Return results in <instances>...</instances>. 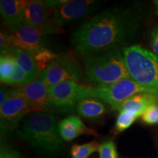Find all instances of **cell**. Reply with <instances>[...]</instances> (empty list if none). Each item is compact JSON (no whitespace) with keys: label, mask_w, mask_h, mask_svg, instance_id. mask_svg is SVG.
Listing matches in <instances>:
<instances>
[{"label":"cell","mask_w":158,"mask_h":158,"mask_svg":"<svg viewBox=\"0 0 158 158\" xmlns=\"http://www.w3.org/2000/svg\"><path fill=\"white\" fill-rule=\"evenodd\" d=\"M157 96H158V94H157Z\"/></svg>","instance_id":"obj_31"},{"label":"cell","mask_w":158,"mask_h":158,"mask_svg":"<svg viewBox=\"0 0 158 158\" xmlns=\"http://www.w3.org/2000/svg\"><path fill=\"white\" fill-rule=\"evenodd\" d=\"M10 34L13 44L16 48L32 53L47 47L45 35L25 21L18 29L10 31Z\"/></svg>","instance_id":"obj_12"},{"label":"cell","mask_w":158,"mask_h":158,"mask_svg":"<svg viewBox=\"0 0 158 158\" xmlns=\"http://www.w3.org/2000/svg\"><path fill=\"white\" fill-rule=\"evenodd\" d=\"M0 158H22L21 154L10 146H2L0 150Z\"/></svg>","instance_id":"obj_26"},{"label":"cell","mask_w":158,"mask_h":158,"mask_svg":"<svg viewBox=\"0 0 158 158\" xmlns=\"http://www.w3.org/2000/svg\"><path fill=\"white\" fill-rule=\"evenodd\" d=\"M17 135L31 149L44 155L62 152L64 140L59 131L57 118L51 113L35 112L23 118Z\"/></svg>","instance_id":"obj_2"},{"label":"cell","mask_w":158,"mask_h":158,"mask_svg":"<svg viewBox=\"0 0 158 158\" xmlns=\"http://www.w3.org/2000/svg\"><path fill=\"white\" fill-rule=\"evenodd\" d=\"M13 95V89H9L5 86H1V89H0V106L5 104Z\"/></svg>","instance_id":"obj_27"},{"label":"cell","mask_w":158,"mask_h":158,"mask_svg":"<svg viewBox=\"0 0 158 158\" xmlns=\"http://www.w3.org/2000/svg\"><path fill=\"white\" fill-rule=\"evenodd\" d=\"M114 125V133L118 134L128 129L141 115L128 110H120Z\"/></svg>","instance_id":"obj_19"},{"label":"cell","mask_w":158,"mask_h":158,"mask_svg":"<svg viewBox=\"0 0 158 158\" xmlns=\"http://www.w3.org/2000/svg\"><path fill=\"white\" fill-rule=\"evenodd\" d=\"M90 86L74 81H64L48 88V99L51 112L63 114L73 113L80 100L88 98Z\"/></svg>","instance_id":"obj_6"},{"label":"cell","mask_w":158,"mask_h":158,"mask_svg":"<svg viewBox=\"0 0 158 158\" xmlns=\"http://www.w3.org/2000/svg\"><path fill=\"white\" fill-rule=\"evenodd\" d=\"M29 1L26 0H1L0 13L10 31L19 28L24 22L25 10Z\"/></svg>","instance_id":"obj_13"},{"label":"cell","mask_w":158,"mask_h":158,"mask_svg":"<svg viewBox=\"0 0 158 158\" xmlns=\"http://www.w3.org/2000/svg\"><path fill=\"white\" fill-rule=\"evenodd\" d=\"M31 54L34 57L40 72L46 68L53 61H54L59 56L53 51L48 50L46 48L38 49Z\"/></svg>","instance_id":"obj_21"},{"label":"cell","mask_w":158,"mask_h":158,"mask_svg":"<svg viewBox=\"0 0 158 158\" xmlns=\"http://www.w3.org/2000/svg\"><path fill=\"white\" fill-rule=\"evenodd\" d=\"M33 81L35 80L30 78L18 64L14 73L7 80L6 84L10 85L13 86H17L18 88H20L31 84Z\"/></svg>","instance_id":"obj_22"},{"label":"cell","mask_w":158,"mask_h":158,"mask_svg":"<svg viewBox=\"0 0 158 158\" xmlns=\"http://www.w3.org/2000/svg\"><path fill=\"white\" fill-rule=\"evenodd\" d=\"M154 3H155V7H156V11H157V13L158 14V0L154 2Z\"/></svg>","instance_id":"obj_30"},{"label":"cell","mask_w":158,"mask_h":158,"mask_svg":"<svg viewBox=\"0 0 158 158\" xmlns=\"http://www.w3.org/2000/svg\"><path fill=\"white\" fill-rule=\"evenodd\" d=\"M43 2L48 9L54 10L61 7L66 3H68L69 0H46V1Z\"/></svg>","instance_id":"obj_28"},{"label":"cell","mask_w":158,"mask_h":158,"mask_svg":"<svg viewBox=\"0 0 158 158\" xmlns=\"http://www.w3.org/2000/svg\"><path fill=\"white\" fill-rule=\"evenodd\" d=\"M76 109L82 117L89 120H97L106 114L104 104L98 99L94 98H83L78 102Z\"/></svg>","instance_id":"obj_16"},{"label":"cell","mask_w":158,"mask_h":158,"mask_svg":"<svg viewBox=\"0 0 158 158\" xmlns=\"http://www.w3.org/2000/svg\"><path fill=\"white\" fill-rule=\"evenodd\" d=\"M31 114L28 103L13 89V95L0 106L1 134L8 135L14 131L21 119Z\"/></svg>","instance_id":"obj_9"},{"label":"cell","mask_w":158,"mask_h":158,"mask_svg":"<svg viewBox=\"0 0 158 158\" xmlns=\"http://www.w3.org/2000/svg\"><path fill=\"white\" fill-rule=\"evenodd\" d=\"M18 63L12 54L1 55L0 56V79L6 84L16 70Z\"/></svg>","instance_id":"obj_18"},{"label":"cell","mask_w":158,"mask_h":158,"mask_svg":"<svg viewBox=\"0 0 158 158\" xmlns=\"http://www.w3.org/2000/svg\"><path fill=\"white\" fill-rule=\"evenodd\" d=\"M100 2L93 0H73L57 9L50 10L51 19L57 27H64L86 17L94 12Z\"/></svg>","instance_id":"obj_8"},{"label":"cell","mask_w":158,"mask_h":158,"mask_svg":"<svg viewBox=\"0 0 158 158\" xmlns=\"http://www.w3.org/2000/svg\"><path fill=\"white\" fill-rule=\"evenodd\" d=\"M59 131L64 141L69 142L81 135H96L97 132L85 125L76 115H70L59 122Z\"/></svg>","instance_id":"obj_14"},{"label":"cell","mask_w":158,"mask_h":158,"mask_svg":"<svg viewBox=\"0 0 158 158\" xmlns=\"http://www.w3.org/2000/svg\"><path fill=\"white\" fill-rule=\"evenodd\" d=\"M40 77L48 86L64 81L80 82L83 71L76 61L68 56H59L46 68L41 71Z\"/></svg>","instance_id":"obj_7"},{"label":"cell","mask_w":158,"mask_h":158,"mask_svg":"<svg viewBox=\"0 0 158 158\" xmlns=\"http://www.w3.org/2000/svg\"><path fill=\"white\" fill-rule=\"evenodd\" d=\"M24 21L45 35L59 34L62 31V28L53 24L50 10L43 1H29L25 10Z\"/></svg>","instance_id":"obj_11"},{"label":"cell","mask_w":158,"mask_h":158,"mask_svg":"<svg viewBox=\"0 0 158 158\" xmlns=\"http://www.w3.org/2000/svg\"><path fill=\"white\" fill-rule=\"evenodd\" d=\"M151 92L152 90L141 86L133 78H124L106 86H90L88 98H94L110 105L116 110L120 105L136 94Z\"/></svg>","instance_id":"obj_5"},{"label":"cell","mask_w":158,"mask_h":158,"mask_svg":"<svg viewBox=\"0 0 158 158\" xmlns=\"http://www.w3.org/2000/svg\"><path fill=\"white\" fill-rule=\"evenodd\" d=\"M16 48L12 42L11 36L10 32L1 31L0 33V52L1 55L10 54Z\"/></svg>","instance_id":"obj_25"},{"label":"cell","mask_w":158,"mask_h":158,"mask_svg":"<svg viewBox=\"0 0 158 158\" xmlns=\"http://www.w3.org/2000/svg\"><path fill=\"white\" fill-rule=\"evenodd\" d=\"M49 86L39 77L27 86L15 89V92L28 103L31 113L46 112L52 114L48 99Z\"/></svg>","instance_id":"obj_10"},{"label":"cell","mask_w":158,"mask_h":158,"mask_svg":"<svg viewBox=\"0 0 158 158\" xmlns=\"http://www.w3.org/2000/svg\"><path fill=\"white\" fill-rule=\"evenodd\" d=\"M151 47L154 54L158 57V27L154 30L152 34Z\"/></svg>","instance_id":"obj_29"},{"label":"cell","mask_w":158,"mask_h":158,"mask_svg":"<svg viewBox=\"0 0 158 158\" xmlns=\"http://www.w3.org/2000/svg\"><path fill=\"white\" fill-rule=\"evenodd\" d=\"M100 144L93 141L84 144H75L71 147L72 158H88L91 155L99 151Z\"/></svg>","instance_id":"obj_20"},{"label":"cell","mask_w":158,"mask_h":158,"mask_svg":"<svg viewBox=\"0 0 158 158\" xmlns=\"http://www.w3.org/2000/svg\"><path fill=\"white\" fill-rule=\"evenodd\" d=\"M124 62L130 78L158 94V57L140 45L124 48Z\"/></svg>","instance_id":"obj_4"},{"label":"cell","mask_w":158,"mask_h":158,"mask_svg":"<svg viewBox=\"0 0 158 158\" xmlns=\"http://www.w3.org/2000/svg\"><path fill=\"white\" fill-rule=\"evenodd\" d=\"M141 117L142 121L149 125L158 124V103L149 106L144 110Z\"/></svg>","instance_id":"obj_24"},{"label":"cell","mask_w":158,"mask_h":158,"mask_svg":"<svg viewBox=\"0 0 158 158\" xmlns=\"http://www.w3.org/2000/svg\"><path fill=\"white\" fill-rule=\"evenodd\" d=\"M135 28L127 9L109 7L86 21L73 31L71 44L78 56L119 48Z\"/></svg>","instance_id":"obj_1"},{"label":"cell","mask_w":158,"mask_h":158,"mask_svg":"<svg viewBox=\"0 0 158 158\" xmlns=\"http://www.w3.org/2000/svg\"><path fill=\"white\" fill-rule=\"evenodd\" d=\"M158 103V96L157 94L151 92H141L136 94L127 99L122 105H120L116 110H128L142 115L143 111L149 106Z\"/></svg>","instance_id":"obj_15"},{"label":"cell","mask_w":158,"mask_h":158,"mask_svg":"<svg viewBox=\"0 0 158 158\" xmlns=\"http://www.w3.org/2000/svg\"><path fill=\"white\" fill-rule=\"evenodd\" d=\"M10 54L14 57L20 68L30 78L33 80L38 78L41 72L31 53L20 48H15Z\"/></svg>","instance_id":"obj_17"},{"label":"cell","mask_w":158,"mask_h":158,"mask_svg":"<svg viewBox=\"0 0 158 158\" xmlns=\"http://www.w3.org/2000/svg\"><path fill=\"white\" fill-rule=\"evenodd\" d=\"M86 82L106 86L130 76L120 48L102 51L83 57Z\"/></svg>","instance_id":"obj_3"},{"label":"cell","mask_w":158,"mask_h":158,"mask_svg":"<svg viewBox=\"0 0 158 158\" xmlns=\"http://www.w3.org/2000/svg\"><path fill=\"white\" fill-rule=\"evenodd\" d=\"M98 152L100 158H118L115 143L112 139L102 142Z\"/></svg>","instance_id":"obj_23"}]
</instances>
